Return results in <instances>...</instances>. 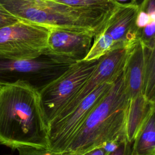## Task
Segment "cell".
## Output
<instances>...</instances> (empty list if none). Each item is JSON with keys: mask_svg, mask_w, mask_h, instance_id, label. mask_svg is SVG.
<instances>
[{"mask_svg": "<svg viewBox=\"0 0 155 155\" xmlns=\"http://www.w3.org/2000/svg\"><path fill=\"white\" fill-rule=\"evenodd\" d=\"M143 94L149 102L153 103L154 101L155 39L149 47H145V66L143 82Z\"/></svg>", "mask_w": 155, "mask_h": 155, "instance_id": "13", "label": "cell"}, {"mask_svg": "<svg viewBox=\"0 0 155 155\" xmlns=\"http://www.w3.org/2000/svg\"><path fill=\"white\" fill-rule=\"evenodd\" d=\"M94 37L92 33L50 28L47 49L54 54L79 62L88 53Z\"/></svg>", "mask_w": 155, "mask_h": 155, "instance_id": "10", "label": "cell"}, {"mask_svg": "<svg viewBox=\"0 0 155 155\" xmlns=\"http://www.w3.org/2000/svg\"><path fill=\"white\" fill-rule=\"evenodd\" d=\"M75 8L112 12L119 4L117 0H51Z\"/></svg>", "mask_w": 155, "mask_h": 155, "instance_id": "15", "label": "cell"}, {"mask_svg": "<svg viewBox=\"0 0 155 155\" xmlns=\"http://www.w3.org/2000/svg\"><path fill=\"white\" fill-rule=\"evenodd\" d=\"M150 15V21L151 22H155V12L151 13Z\"/></svg>", "mask_w": 155, "mask_h": 155, "instance_id": "23", "label": "cell"}, {"mask_svg": "<svg viewBox=\"0 0 155 155\" xmlns=\"http://www.w3.org/2000/svg\"><path fill=\"white\" fill-rule=\"evenodd\" d=\"M139 11H142L148 15L155 12V0H142L139 4Z\"/></svg>", "mask_w": 155, "mask_h": 155, "instance_id": "21", "label": "cell"}, {"mask_svg": "<svg viewBox=\"0 0 155 155\" xmlns=\"http://www.w3.org/2000/svg\"><path fill=\"white\" fill-rule=\"evenodd\" d=\"M117 1H126V0H117Z\"/></svg>", "mask_w": 155, "mask_h": 155, "instance_id": "25", "label": "cell"}, {"mask_svg": "<svg viewBox=\"0 0 155 155\" xmlns=\"http://www.w3.org/2000/svg\"><path fill=\"white\" fill-rule=\"evenodd\" d=\"M50 28L23 21L0 28V56L31 59L47 49Z\"/></svg>", "mask_w": 155, "mask_h": 155, "instance_id": "6", "label": "cell"}, {"mask_svg": "<svg viewBox=\"0 0 155 155\" xmlns=\"http://www.w3.org/2000/svg\"><path fill=\"white\" fill-rule=\"evenodd\" d=\"M117 144H108L106 145L97 147L82 155H108L110 152L116 147Z\"/></svg>", "mask_w": 155, "mask_h": 155, "instance_id": "20", "label": "cell"}, {"mask_svg": "<svg viewBox=\"0 0 155 155\" xmlns=\"http://www.w3.org/2000/svg\"><path fill=\"white\" fill-rule=\"evenodd\" d=\"M0 143L48 149L39 92L25 84L0 86Z\"/></svg>", "mask_w": 155, "mask_h": 155, "instance_id": "1", "label": "cell"}, {"mask_svg": "<svg viewBox=\"0 0 155 155\" xmlns=\"http://www.w3.org/2000/svg\"><path fill=\"white\" fill-rule=\"evenodd\" d=\"M76 62L48 49L31 59L0 56V86L24 83L39 92Z\"/></svg>", "mask_w": 155, "mask_h": 155, "instance_id": "4", "label": "cell"}, {"mask_svg": "<svg viewBox=\"0 0 155 155\" xmlns=\"http://www.w3.org/2000/svg\"><path fill=\"white\" fill-rule=\"evenodd\" d=\"M139 13L137 0L120 3L114 9L99 31L109 34L114 41V50L130 48L140 37V28L136 25Z\"/></svg>", "mask_w": 155, "mask_h": 155, "instance_id": "8", "label": "cell"}, {"mask_svg": "<svg viewBox=\"0 0 155 155\" xmlns=\"http://www.w3.org/2000/svg\"><path fill=\"white\" fill-rule=\"evenodd\" d=\"M152 104H153V110H154V111H155V100H154V101Z\"/></svg>", "mask_w": 155, "mask_h": 155, "instance_id": "24", "label": "cell"}, {"mask_svg": "<svg viewBox=\"0 0 155 155\" xmlns=\"http://www.w3.org/2000/svg\"><path fill=\"white\" fill-rule=\"evenodd\" d=\"M101 58L77 62L39 92L41 109L46 126L73 100L95 71Z\"/></svg>", "mask_w": 155, "mask_h": 155, "instance_id": "5", "label": "cell"}, {"mask_svg": "<svg viewBox=\"0 0 155 155\" xmlns=\"http://www.w3.org/2000/svg\"><path fill=\"white\" fill-rule=\"evenodd\" d=\"M145 47L139 39L128 49L123 75L129 100L143 94Z\"/></svg>", "mask_w": 155, "mask_h": 155, "instance_id": "11", "label": "cell"}, {"mask_svg": "<svg viewBox=\"0 0 155 155\" xmlns=\"http://www.w3.org/2000/svg\"><path fill=\"white\" fill-rule=\"evenodd\" d=\"M128 102L122 72L74 134L65 151L82 155L97 147L127 140Z\"/></svg>", "mask_w": 155, "mask_h": 155, "instance_id": "2", "label": "cell"}, {"mask_svg": "<svg viewBox=\"0 0 155 155\" xmlns=\"http://www.w3.org/2000/svg\"><path fill=\"white\" fill-rule=\"evenodd\" d=\"M113 50L114 41L112 37L109 34L101 31L94 37V41L88 53L82 61L97 60Z\"/></svg>", "mask_w": 155, "mask_h": 155, "instance_id": "14", "label": "cell"}, {"mask_svg": "<svg viewBox=\"0 0 155 155\" xmlns=\"http://www.w3.org/2000/svg\"><path fill=\"white\" fill-rule=\"evenodd\" d=\"M133 143V155H152L155 153V111L153 108Z\"/></svg>", "mask_w": 155, "mask_h": 155, "instance_id": "12", "label": "cell"}, {"mask_svg": "<svg viewBox=\"0 0 155 155\" xmlns=\"http://www.w3.org/2000/svg\"><path fill=\"white\" fill-rule=\"evenodd\" d=\"M152 155H155V153H154L153 154H152Z\"/></svg>", "mask_w": 155, "mask_h": 155, "instance_id": "26", "label": "cell"}, {"mask_svg": "<svg viewBox=\"0 0 155 155\" xmlns=\"http://www.w3.org/2000/svg\"><path fill=\"white\" fill-rule=\"evenodd\" d=\"M108 155H133L132 143L127 140L119 142Z\"/></svg>", "mask_w": 155, "mask_h": 155, "instance_id": "18", "label": "cell"}, {"mask_svg": "<svg viewBox=\"0 0 155 155\" xmlns=\"http://www.w3.org/2000/svg\"><path fill=\"white\" fill-rule=\"evenodd\" d=\"M0 5L18 19L50 28L92 33L102 25L81 19L79 8L51 0H0Z\"/></svg>", "mask_w": 155, "mask_h": 155, "instance_id": "3", "label": "cell"}, {"mask_svg": "<svg viewBox=\"0 0 155 155\" xmlns=\"http://www.w3.org/2000/svg\"><path fill=\"white\" fill-rule=\"evenodd\" d=\"M18 155H81L72 151H55L48 148L22 147L17 148Z\"/></svg>", "mask_w": 155, "mask_h": 155, "instance_id": "16", "label": "cell"}, {"mask_svg": "<svg viewBox=\"0 0 155 155\" xmlns=\"http://www.w3.org/2000/svg\"><path fill=\"white\" fill-rule=\"evenodd\" d=\"M128 52V49L122 48L114 50L102 56L90 78L73 100L57 116L64 115L72 111L81 101L101 84L106 82H114L123 72Z\"/></svg>", "mask_w": 155, "mask_h": 155, "instance_id": "9", "label": "cell"}, {"mask_svg": "<svg viewBox=\"0 0 155 155\" xmlns=\"http://www.w3.org/2000/svg\"><path fill=\"white\" fill-rule=\"evenodd\" d=\"M21 20L13 16L0 5V28L15 24Z\"/></svg>", "mask_w": 155, "mask_h": 155, "instance_id": "19", "label": "cell"}, {"mask_svg": "<svg viewBox=\"0 0 155 155\" xmlns=\"http://www.w3.org/2000/svg\"><path fill=\"white\" fill-rule=\"evenodd\" d=\"M139 39L146 48L151 45L155 39V22H150L145 27L140 28Z\"/></svg>", "mask_w": 155, "mask_h": 155, "instance_id": "17", "label": "cell"}, {"mask_svg": "<svg viewBox=\"0 0 155 155\" xmlns=\"http://www.w3.org/2000/svg\"><path fill=\"white\" fill-rule=\"evenodd\" d=\"M114 82H106L101 84L81 101L72 111L64 115L57 116L47 125L49 150L65 151L74 134L93 108L109 91Z\"/></svg>", "mask_w": 155, "mask_h": 155, "instance_id": "7", "label": "cell"}, {"mask_svg": "<svg viewBox=\"0 0 155 155\" xmlns=\"http://www.w3.org/2000/svg\"><path fill=\"white\" fill-rule=\"evenodd\" d=\"M150 22V17L148 14L142 11H139L136 20V25L139 28H142L145 27Z\"/></svg>", "mask_w": 155, "mask_h": 155, "instance_id": "22", "label": "cell"}]
</instances>
